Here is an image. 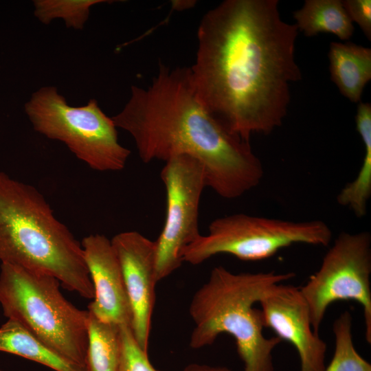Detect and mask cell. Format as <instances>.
I'll return each instance as SVG.
<instances>
[{
  "mask_svg": "<svg viewBox=\"0 0 371 371\" xmlns=\"http://www.w3.org/2000/svg\"><path fill=\"white\" fill-rule=\"evenodd\" d=\"M117 257L129 300L131 328L140 347L148 352L155 302L156 244L136 231L115 235L111 240Z\"/></svg>",
  "mask_w": 371,
  "mask_h": 371,
  "instance_id": "obj_11",
  "label": "cell"
},
{
  "mask_svg": "<svg viewBox=\"0 0 371 371\" xmlns=\"http://www.w3.org/2000/svg\"><path fill=\"white\" fill-rule=\"evenodd\" d=\"M161 179L166 188V213L164 227L155 240L157 283L181 266L183 250L201 235L199 208L207 187L203 166L187 155L165 161Z\"/></svg>",
  "mask_w": 371,
  "mask_h": 371,
  "instance_id": "obj_9",
  "label": "cell"
},
{
  "mask_svg": "<svg viewBox=\"0 0 371 371\" xmlns=\"http://www.w3.org/2000/svg\"><path fill=\"white\" fill-rule=\"evenodd\" d=\"M81 245L94 291L88 311L104 322L131 326V308L111 240L103 234H90Z\"/></svg>",
  "mask_w": 371,
  "mask_h": 371,
  "instance_id": "obj_12",
  "label": "cell"
},
{
  "mask_svg": "<svg viewBox=\"0 0 371 371\" xmlns=\"http://www.w3.org/2000/svg\"><path fill=\"white\" fill-rule=\"evenodd\" d=\"M371 235L343 232L323 258L319 269L300 287L313 330L319 333L333 303L353 300L363 309L365 337L371 344Z\"/></svg>",
  "mask_w": 371,
  "mask_h": 371,
  "instance_id": "obj_8",
  "label": "cell"
},
{
  "mask_svg": "<svg viewBox=\"0 0 371 371\" xmlns=\"http://www.w3.org/2000/svg\"><path fill=\"white\" fill-rule=\"evenodd\" d=\"M121 355L118 371H162L151 363L148 352L137 342L131 326L121 325Z\"/></svg>",
  "mask_w": 371,
  "mask_h": 371,
  "instance_id": "obj_20",
  "label": "cell"
},
{
  "mask_svg": "<svg viewBox=\"0 0 371 371\" xmlns=\"http://www.w3.org/2000/svg\"><path fill=\"white\" fill-rule=\"evenodd\" d=\"M183 371H232L231 369L219 366H210L207 364L190 363L185 367Z\"/></svg>",
  "mask_w": 371,
  "mask_h": 371,
  "instance_id": "obj_22",
  "label": "cell"
},
{
  "mask_svg": "<svg viewBox=\"0 0 371 371\" xmlns=\"http://www.w3.org/2000/svg\"><path fill=\"white\" fill-rule=\"evenodd\" d=\"M89 313L85 371H118L121 355L120 326L104 322Z\"/></svg>",
  "mask_w": 371,
  "mask_h": 371,
  "instance_id": "obj_17",
  "label": "cell"
},
{
  "mask_svg": "<svg viewBox=\"0 0 371 371\" xmlns=\"http://www.w3.org/2000/svg\"><path fill=\"white\" fill-rule=\"evenodd\" d=\"M295 276L273 271L235 273L222 266L213 268L190 302L189 313L194 326L190 346H210L227 333L235 340L243 371H274L272 353L282 340L264 335L262 312L254 305L271 286Z\"/></svg>",
  "mask_w": 371,
  "mask_h": 371,
  "instance_id": "obj_4",
  "label": "cell"
},
{
  "mask_svg": "<svg viewBox=\"0 0 371 371\" xmlns=\"http://www.w3.org/2000/svg\"><path fill=\"white\" fill-rule=\"evenodd\" d=\"M265 328L295 348L300 371H324L327 346L312 327L309 310L300 287L280 283L259 301Z\"/></svg>",
  "mask_w": 371,
  "mask_h": 371,
  "instance_id": "obj_10",
  "label": "cell"
},
{
  "mask_svg": "<svg viewBox=\"0 0 371 371\" xmlns=\"http://www.w3.org/2000/svg\"><path fill=\"white\" fill-rule=\"evenodd\" d=\"M331 80L350 102L359 103L371 80V49L352 43L332 42L328 52Z\"/></svg>",
  "mask_w": 371,
  "mask_h": 371,
  "instance_id": "obj_13",
  "label": "cell"
},
{
  "mask_svg": "<svg viewBox=\"0 0 371 371\" xmlns=\"http://www.w3.org/2000/svg\"><path fill=\"white\" fill-rule=\"evenodd\" d=\"M298 30L306 36L331 33L346 41L352 36L355 27L339 0H306L293 14Z\"/></svg>",
  "mask_w": 371,
  "mask_h": 371,
  "instance_id": "obj_15",
  "label": "cell"
},
{
  "mask_svg": "<svg viewBox=\"0 0 371 371\" xmlns=\"http://www.w3.org/2000/svg\"><path fill=\"white\" fill-rule=\"evenodd\" d=\"M0 371H1V370H0Z\"/></svg>",
  "mask_w": 371,
  "mask_h": 371,
  "instance_id": "obj_23",
  "label": "cell"
},
{
  "mask_svg": "<svg viewBox=\"0 0 371 371\" xmlns=\"http://www.w3.org/2000/svg\"><path fill=\"white\" fill-rule=\"evenodd\" d=\"M357 130L364 146V157L357 177L347 183L339 193L337 200L361 218L367 213L371 196V104L359 102L355 117Z\"/></svg>",
  "mask_w": 371,
  "mask_h": 371,
  "instance_id": "obj_16",
  "label": "cell"
},
{
  "mask_svg": "<svg viewBox=\"0 0 371 371\" xmlns=\"http://www.w3.org/2000/svg\"><path fill=\"white\" fill-rule=\"evenodd\" d=\"M24 109L34 131L63 142L91 169L106 172L124 168L131 150L119 143L112 117L95 100L71 106L56 87L45 86L32 94Z\"/></svg>",
  "mask_w": 371,
  "mask_h": 371,
  "instance_id": "obj_6",
  "label": "cell"
},
{
  "mask_svg": "<svg viewBox=\"0 0 371 371\" xmlns=\"http://www.w3.org/2000/svg\"><path fill=\"white\" fill-rule=\"evenodd\" d=\"M332 237L329 226L319 220L297 222L236 214L214 220L208 234L187 246L181 258L193 265L221 254L261 260L295 244L326 247Z\"/></svg>",
  "mask_w": 371,
  "mask_h": 371,
  "instance_id": "obj_7",
  "label": "cell"
},
{
  "mask_svg": "<svg viewBox=\"0 0 371 371\" xmlns=\"http://www.w3.org/2000/svg\"><path fill=\"white\" fill-rule=\"evenodd\" d=\"M0 263L43 272L93 299L80 243L34 186L0 171Z\"/></svg>",
  "mask_w": 371,
  "mask_h": 371,
  "instance_id": "obj_3",
  "label": "cell"
},
{
  "mask_svg": "<svg viewBox=\"0 0 371 371\" xmlns=\"http://www.w3.org/2000/svg\"><path fill=\"white\" fill-rule=\"evenodd\" d=\"M0 351L27 359L55 371H85L47 347L16 320L0 327Z\"/></svg>",
  "mask_w": 371,
  "mask_h": 371,
  "instance_id": "obj_14",
  "label": "cell"
},
{
  "mask_svg": "<svg viewBox=\"0 0 371 371\" xmlns=\"http://www.w3.org/2000/svg\"><path fill=\"white\" fill-rule=\"evenodd\" d=\"M335 350L331 361L324 371H371V364L355 348L352 317L346 311L334 322Z\"/></svg>",
  "mask_w": 371,
  "mask_h": 371,
  "instance_id": "obj_18",
  "label": "cell"
},
{
  "mask_svg": "<svg viewBox=\"0 0 371 371\" xmlns=\"http://www.w3.org/2000/svg\"><path fill=\"white\" fill-rule=\"evenodd\" d=\"M278 0H226L202 17L195 93L230 133L249 142L267 135L287 113L290 86L302 78L295 61L298 29L283 21Z\"/></svg>",
  "mask_w": 371,
  "mask_h": 371,
  "instance_id": "obj_1",
  "label": "cell"
},
{
  "mask_svg": "<svg viewBox=\"0 0 371 371\" xmlns=\"http://www.w3.org/2000/svg\"><path fill=\"white\" fill-rule=\"evenodd\" d=\"M106 0H34V16L45 25L61 19L67 27L83 29L89 19L91 8Z\"/></svg>",
  "mask_w": 371,
  "mask_h": 371,
  "instance_id": "obj_19",
  "label": "cell"
},
{
  "mask_svg": "<svg viewBox=\"0 0 371 371\" xmlns=\"http://www.w3.org/2000/svg\"><path fill=\"white\" fill-rule=\"evenodd\" d=\"M60 286L51 275L8 263L0 265L3 315L85 371L89 313L68 301Z\"/></svg>",
  "mask_w": 371,
  "mask_h": 371,
  "instance_id": "obj_5",
  "label": "cell"
},
{
  "mask_svg": "<svg viewBox=\"0 0 371 371\" xmlns=\"http://www.w3.org/2000/svg\"><path fill=\"white\" fill-rule=\"evenodd\" d=\"M112 119L133 137L144 163L193 157L204 168L206 186L224 199L241 196L264 175L249 142L230 133L199 100L190 67L160 64L146 88L131 86L129 100Z\"/></svg>",
  "mask_w": 371,
  "mask_h": 371,
  "instance_id": "obj_2",
  "label": "cell"
},
{
  "mask_svg": "<svg viewBox=\"0 0 371 371\" xmlns=\"http://www.w3.org/2000/svg\"><path fill=\"white\" fill-rule=\"evenodd\" d=\"M341 1L351 21L357 23L366 38L371 41V1L345 0Z\"/></svg>",
  "mask_w": 371,
  "mask_h": 371,
  "instance_id": "obj_21",
  "label": "cell"
}]
</instances>
